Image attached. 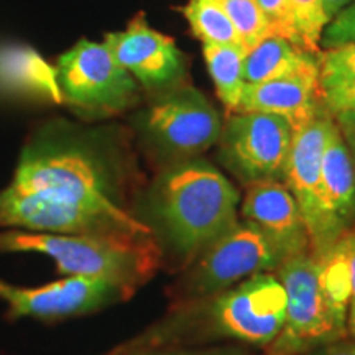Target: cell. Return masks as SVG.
<instances>
[{
	"label": "cell",
	"instance_id": "7c38bea8",
	"mask_svg": "<svg viewBox=\"0 0 355 355\" xmlns=\"http://www.w3.org/2000/svg\"><path fill=\"white\" fill-rule=\"evenodd\" d=\"M332 122V115L324 110L293 130L290 153L282 178L298 204L309 235L311 254L314 257L326 254L321 211V171L324 148Z\"/></svg>",
	"mask_w": 355,
	"mask_h": 355
},
{
	"label": "cell",
	"instance_id": "52a82bcc",
	"mask_svg": "<svg viewBox=\"0 0 355 355\" xmlns=\"http://www.w3.org/2000/svg\"><path fill=\"white\" fill-rule=\"evenodd\" d=\"M0 229L69 235H153L148 225L133 216H107L20 193L10 186L0 191Z\"/></svg>",
	"mask_w": 355,
	"mask_h": 355
},
{
	"label": "cell",
	"instance_id": "44dd1931",
	"mask_svg": "<svg viewBox=\"0 0 355 355\" xmlns=\"http://www.w3.org/2000/svg\"><path fill=\"white\" fill-rule=\"evenodd\" d=\"M219 2L232 21L245 53L265 38L275 35L257 0H219Z\"/></svg>",
	"mask_w": 355,
	"mask_h": 355
},
{
	"label": "cell",
	"instance_id": "2e32d148",
	"mask_svg": "<svg viewBox=\"0 0 355 355\" xmlns=\"http://www.w3.org/2000/svg\"><path fill=\"white\" fill-rule=\"evenodd\" d=\"M324 110L319 69L275 81L245 84L237 107V112L279 115L291 123L293 130Z\"/></svg>",
	"mask_w": 355,
	"mask_h": 355
},
{
	"label": "cell",
	"instance_id": "d4e9b609",
	"mask_svg": "<svg viewBox=\"0 0 355 355\" xmlns=\"http://www.w3.org/2000/svg\"><path fill=\"white\" fill-rule=\"evenodd\" d=\"M345 43H355V0L327 24L322 33L321 50L340 46Z\"/></svg>",
	"mask_w": 355,
	"mask_h": 355
},
{
	"label": "cell",
	"instance_id": "8992f818",
	"mask_svg": "<svg viewBox=\"0 0 355 355\" xmlns=\"http://www.w3.org/2000/svg\"><path fill=\"white\" fill-rule=\"evenodd\" d=\"M293 127L272 114H229L219 137V157L224 166L242 183L282 181L290 153Z\"/></svg>",
	"mask_w": 355,
	"mask_h": 355
},
{
	"label": "cell",
	"instance_id": "5bb4252c",
	"mask_svg": "<svg viewBox=\"0 0 355 355\" xmlns=\"http://www.w3.org/2000/svg\"><path fill=\"white\" fill-rule=\"evenodd\" d=\"M241 212L243 220L254 224L277 247L283 260L311 254L303 216L283 181L270 180L248 184Z\"/></svg>",
	"mask_w": 355,
	"mask_h": 355
},
{
	"label": "cell",
	"instance_id": "277c9868",
	"mask_svg": "<svg viewBox=\"0 0 355 355\" xmlns=\"http://www.w3.org/2000/svg\"><path fill=\"white\" fill-rule=\"evenodd\" d=\"M55 69L63 104L84 117L122 114L139 99V83L104 42L79 40L58 58Z\"/></svg>",
	"mask_w": 355,
	"mask_h": 355
},
{
	"label": "cell",
	"instance_id": "d6986e66",
	"mask_svg": "<svg viewBox=\"0 0 355 355\" xmlns=\"http://www.w3.org/2000/svg\"><path fill=\"white\" fill-rule=\"evenodd\" d=\"M202 55L219 97L229 114L237 112L243 86V58L242 48L227 44H202Z\"/></svg>",
	"mask_w": 355,
	"mask_h": 355
},
{
	"label": "cell",
	"instance_id": "1f68e13d",
	"mask_svg": "<svg viewBox=\"0 0 355 355\" xmlns=\"http://www.w3.org/2000/svg\"><path fill=\"white\" fill-rule=\"evenodd\" d=\"M354 224H355V201H354Z\"/></svg>",
	"mask_w": 355,
	"mask_h": 355
},
{
	"label": "cell",
	"instance_id": "8fae6325",
	"mask_svg": "<svg viewBox=\"0 0 355 355\" xmlns=\"http://www.w3.org/2000/svg\"><path fill=\"white\" fill-rule=\"evenodd\" d=\"M286 291L277 275L259 273L217 296L212 319L222 334L255 345H270L283 329Z\"/></svg>",
	"mask_w": 355,
	"mask_h": 355
},
{
	"label": "cell",
	"instance_id": "30bf717a",
	"mask_svg": "<svg viewBox=\"0 0 355 355\" xmlns=\"http://www.w3.org/2000/svg\"><path fill=\"white\" fill-rule=\"evenodd\" d=\"M133 293L105 279L63 277L43 286H19L0 278V301L10 319L60 321L92 313L110 303L128 300Z\"/></svg>",
	"mask_w": 355,
	"mask_h": 355
},
{
	"label": "cell",
	"instance_id": "83f0119b",
	"mask_svg": "<svg viewBox=\"0 0 355 355\" xmlns=\"http://www.w3.org/2000/svg\"><path fill=\"white\" fill-rule=\"evenodd\" d=\"M332 119H334V123L339 128L340 135H343L345 145H347L355 162V109L340 110V112L332 115Z\"/></svg>",
	"mask_w": 355,
	"mask_h": 355
},
{
	"label": "cell",
	"instance_id": "4dcf8cb0",
	"mask_svg": "<svg viewBox=\"0 0 355 355\" xmlns=\"http://www.w3.org/2000/svg\"><path fill=\"white\" fill-rule=\"evenodd\" d=\"M155 355H229L225 352H168V354H155Z\"/></svg>",
	"mask_w": 355,
	"mask_h": 355
},
{
	"label": "cell",
	"instance_id": "484cf974",
	"mask_svg": "<svg viewBox=\"0 0 355 355\" xmlns=\"http://www.w3.org/2000/svg\"><path fill=\"white\" fill-rule=\"evenodd\" d=\"M321 101L324 109L329 115H334L340 110L355 109V83L322 89Z\"/></svg>",
	"mask_w": 355,
	"mask_h": 355
},
{
	"label": "cell",
	"instance_id": "e0dca14e",
	"mask_svg": "<svg viewBox=\"0 0 355 355\" xmlns=\"http://www.w3.org/2000/svg\"><path fill=\"white\" fill-rule=\"evenodd\" d=\"M0 96L63 104L55 66L20 43H0Z\"/></svg>",
	"mask_w": 355,
	"mask_h": 355
},
{
	"label": "cell",
	"instance_id": "5b68a950",
	"mask_svg": "<svg viewBox=\"0 0 355 355\" xmlns=\"http://www.w3.org/2000/svg\"><path fill=\"white\" fill-rule=\"evenodd\" d=\"M278 278L286 291V318L268 355H301L319 345L347 337L334 321L324 300L313 254L286 259L278 266Z\"/></svg>",
	"mask_w": 355,
	"mask_h": 355
},
{
	"label": "cell",
	"instance_id": "f546056e",
	"mask_svg": "<svg viewBox=\"0 0 355 355\" xmlns=\"http://www.w3.org/2000/svg\"><path fill=\"white\" fill-rule=\"evenodd\" d=\"M352 0H322V6H324V12H326L327 19L329 21L334 19V17L343 10L344 7H347Z\"/></svg>",
	"mask_w": 355,
	"mask_h": 355
},
{
	"label": "cell",
	"instance_id": "4fadbf2b",
	"mask_svg": "<svg viewBox=\"0 0 355 355\" xmlns=\"http://www.w3.org/2000/svg\"><path fill=\"white\" fill-rule=\"evenodd\" d=\"M104 43L146 89H170L184 76V58L175 40L152 28L145 13L133 17L125 30L105 35Z\"/></svg>",
	"mask_w": 355,
	"mask_h": 355
},
{
	"label": "cell",
	"instance_id": "3957f363",
	"mask_svg": "<svg viewBox=\"0 0 355 355\" xmlns=\"http://www.w3.org/2000/svg\"><path fill=\"white\" fill-rule=\"evenodd\" d=\"M8 186L107 216H132L114 199L96 155L86 146L60 139L53 127L38 128L28 137Z\"/></svg>",
	"mask_w": 355,
	"mask_h": 355
},
{
	"label": "cell",
	"instance_id": "9a60e30c",
	"mask_svg": "<svg viewBox=\"0 0 355 355\" xmlns=\"http://www.w3.org/2000/svg\"><path fill=\"white\" fill-rule=\"evenodd\" d=\"M354 201L355 162L339 128L332 122L321 171V211L326 252L352 227Z\"/></svg>",
	"mask_w": 355,
	"mask_h": 355
},
{
	"label": "cell",
	"instance_id": "9c48e42d",
	"mask_svg": "<svg viewBox=\"0 0 355 355\" xmlns=\"http://www.w3.org/2000/svg\"><path fill=\"white\" fill-rule=\"evenodd\" d=\"M283 257L250 222H237L207 247L189 275V291L214 295L254 275L278 270Z\"/></svg>",
	"mask_w": 355,
	"mask_h": 355
},
{
	"label": "cell",
	"instance_id": "603a6c76",
	"mask_svg": "<svg viewBox=\"0 0 355 355\" xmlns=\"http://www.w3.org/2000/svg\"><path fill=\"white\" fill-rule=\"evenodd\" d=\"M290 3L303 48L319 55L322 33L329 24L322 0H290Z\"/></svg>",
	"mask_w": 355,
	"mask_h": 355
},
{
	"label": "cell",
	"instance_id": "ba28073f",
	"mask_svg": "<svg viewBox=\"0 0 355 355\" xmlns=\"http://www.w3.org/2000/svg\"><path fill=\"white\" fill-rule=\"evenodd\" d=\"M145 130L163 153L194 157L219 141L222 121L202 92L176 84L146 112Z\"/></svg>",
	"mask_w": 355,
	"mask_h": 355
},
{
	"label": "cell",
	"instance_id": "ac0fdd59",
	"mask_svg": "<svg viewBox=\"0 0 355 355\" xmlns=\"http://www.w3.org/2000/svg\"><path fill=\"white\" fill-rule=\"evenodd\" d=\"M319 69V55L272 35L243 58V81L260 84Z\"/></svg>",
	"mask_w": 355,
	"mask_h": 355
},
{
	"label": "cell",
	"instance_id": "f1b7e54d",
	"mask_svg": "<svg viewBox=\"0 0 355 355\" xmlns=\"http://www.w3.org/2000/svg\"><path fill=\"white\" fill-rule=\"evenodd\" d=\"M304 355H355V340H334V343L311 349L308 352H304Z\"/></svg>",
	"mask_w": 355,
	"mask_h": 355
},
{
	"label": "cell",
	"instance_id": "6da1fadb",
	"mask_svg": "<svg viewBox=\"0 0 355 355\" xmlns=\"http://www.w3.org/2000/svg\"><path fill=\"white\" fill-rule=\"evenodd\" d=\"M239 204L235 186L201 159L171 166L155 193V211L168 241L188 261L237 224Z\"/></svg>",
	"mask_w": 355,
	"mask_h": 355
},
{
	"label": "cell",
	"instance_id": "ffe728a7",
	"mask_svg": "<svg viewBox=\"0 0 355 355\" xmlns=\"http://www.w3.org/2000/svg\"><path fill=\"white\" fill-rule=\"evenodd\" d=\"M183 12L191 32L201 40L202 44H227L242 48L232 21L219 0H189Z\"/></svg>",
	"mask_w": 355,
	"mask_h": 355
},
{
	"label": "cell",
	"instance_id": "cb8c5ba5",
	"mask_svg": "<svg viewBox=\"0 0 355 355\" xmlns=\"http://www.w3.org/2000/svg\"><path fill=\"white\" fill-rule=\"evenodd\" d=\"M257 3H259L261 13L268 20V24L277 37L285 38L288 42L303 48L298 28H296V21L295 15H293L290 0H257Z\"/></svg>",
	"mask_w": 355,
	"mask_h": 355
},
{
	"label": "cell",
	"instance_id": "7402d4cb",
	"mask_svg": "<svg viewBox=\"0 0 355 355\" xmlns=\"http://www.w3.org/2000/svg\"><path fill=\"white\" fill-rule=\"evenodd\" d=\"M354 83L355 43H345L319 53V86H321V91Z\"/></svg>",
	"mask_w": 355,
	"mask_h": 355
},
{
	"label": "cell",
	"instance_id": "7a4b0ae2",
	"mask_svg": "<svg viewBox=\"0 0 355 355\" xmlns=\"http://www.w3.org/2000/svg\"><path fill=\"white\" fill-rule=\"evenodd\" d=\"M42 254L60 277L97 278L135 293L158 270L153 235H69L0 229V255Z\"/></svg>",
	"mask_w": 355,
	"mask_h": 355
},
{
	"label": "cell",
	"instance_id": "4316f807",
	"mask_svg": "<svg viewBox=\"0 0 355 355\" xmlns=\"http://www.w3.org/2000/svg\"><path fill=\"white\" fill-rule=\"evenodd\" d=\"M345 254L349 261V277H350V298H349V313H347V334L355 340V225L350 227L343 237Z\"/></svg>",
	"mask_w": 355,
	"mask_h": 355
}]
</instances>
